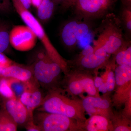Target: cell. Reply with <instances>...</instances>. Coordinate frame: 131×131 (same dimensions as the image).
I'll list each match as a JSON object with an SVG mask.
<instances>
[{
	"label": "cell",
	"instance_id": "12",
	"mask_svg": "<svg viewBox=\"0 0 131 131\" xmlns=\"http://www.w3.org/2000/svg\"><path fill=\"white\" fill-rule=\"evenodd\" d=\"M1 77L13 78L23 82L34 78L30 66H26L15 62L4 69L1 73Z\"/></svg>",
	"mask_w": 131,
	"mask_h": 131
},
{
	"label": "cell",
	"instance_id": "37",
	"mask_svg": "<svg viewBox=\"0 0 131 131\" xmlns=\"http://www.w3.org/2000/svg\"><path fill=\"white\" fill-rule=\"evenodd\" d=\"M124 6L131 7V0H120Z\"/></svg>",
	"mask_w": 131,
	"mask_h": 131
},
{
	"label": "cell",
	"instance_id": "21",
	"mask_svg": "<svg viewBox=\"0 0 131 131\" xmlns=\"http://www.w3.org/2000/svg\"><path fill=\"white\" fill-rule=\"evenodd\" d=\"M18 125L4 108L0 110V131H16Z\"/></svg>",
	"mask_w": 131,
	"mask_h": 131
},
{
	"label": "cell",
	"instance_id": "20",
	"mask_svg": "<svg viewBox=\"0 0 131 131\" xmlns=\"http://www.w3.org/2000/svg\"><path fill=\"white\" fill-rule=\"evenodd\" d=\"M118 16L123 29L125 32V37L126 39L127 38H128V39L130 40L131 34V7L123 5Z\"/></svg>",
	"mask_w": 131,
	"mask_h": 131
},
{
	"label": "cell",
	"instance_id": "6",
	"mask_svg": "<svg viewBox=\"0 0 131 131\" xmlns=\"http://www.w3.org/2000/svg\"><path fill=\"white\" fill-rule=\"evenodd\" d=\"M34 121L41 131H81L76 120L58 114L38 111L34 114Z\"/></svg>",
	"mask_w": 131,
	"mask_h": 131
},
{
	"label": "cell",
	"instance_id": "39",
	"mask_svg": "<svg viewBox=\"0 0 131 131\" xmlns=\"http://www.w3.org/2000/svg\"><path fill=\"white\" fill-rule=\"evenodd\" d=\"M2 77H0V80H1V78Z\"/></svg>",
	"mask_w": 131,
	"mask_h": 131
},
{
	"label": "cell",
	"instance_id": "30",
	"mask_svg": "<svg viewBox=\"0 0 131 131\" xmlns=\"http://www.w3.org/2000/svg\"><path fill=\"white\" fill-rule=\"evenodd\" d=\"M94 53L97 56L102 57H109L110 55L107 54L105 50L102 47L94 48Z\"/></svg>",
	"mask_w": 131,
	"mask_h": 131
},
{
	"label": "cell",
	"instance_id": "16",
	"mask_svg": "<svg viewBox=\"0 0 131 131\" xmlns=\"http://www.w3.org/2000/svg\"><path fill=\"white\" fill-rule=\"evenodd\" d=\"M114 74L117 87L131 83V66L118 65L115 69Z\"/></svg>",
	"mask_w": 131,
	"mask_h": 131
},
{
	"label": "cell",
	"instance_id": "23",
	"mask_svg": "<svg viewBox=\"0 0 131 131\" xmlns=\"http://www.w3.org/2000/svg\"><path fill=\"white\" fill-rule=\"evenodd\" d=\"M115 61L118 65L131 66V44L115 54Z\"/></svg>",
	"mask_w": 131,
	"mask_h": 131
},
{
	"label": "cell",
	"instance_id": "4",
	"mask_svg": "<svg viewBox=\"0 0 131 131\" xmlns=\"http://www.w3.org/2000/svg\"><path fill=\"white\" fill-rule=\"evenodd\" d=\"M34 77L39 85L49 91L57 89L56 85L60 78L62 69L50 57L44 49L35 53L30 66Z\"/></svg>",
	"mask_w": 131,
	"mask_h": 131
},
{
	"label": "cell",
	"instance_id": "1",
	"mask_svg": "<svg viewBox=\"0 0 131 131\" xmlns=\"http://www.w3.org/2000/svg\"><path fill=\"white\" fill-rule=\"evenodd\" d=\"M123 31L119 16L112 13L108 14L96 30L97 38L94 41V48L102 47L108 55H115L131 44Z\"/></svg>",
	"mask_w": 131,
	"mask_h": 131
},
{
	"label": "cell",
	"instance_id": "27",
	"mask_svg": "<svg viewBox=\"0 0 131 131\" xmlns=\"http://www.w3.org/2000/svg\"><path fill=\"white\" fill-rule=\"evenodd\" d=\"M14 63L13 61L8 58L4 53H0V77L2 71Z\"/></svg>",
	"mask_w": 131,
	"mask_h": 131
},
{
	"label": "cell",
	"instance_id": "36",
	"mask_svg": "<svg viewBox=\"0 0 131 131\" xmlns=\"http://www.w3.org/2000/svg\"><path fill=\"white\" fill-rule=\"evenodd\" d=\"M43 0H31V5L35 8H37L40 5Z\"/></svg>",
	"mask_w": 131,
	"mask_h": 131
},
{
	"label": "cell",
	"instance_id": "9",
	"mask_svg": "<svg viewBox=\"0 0 131 131\" xmlns=\"http://www.w3.org/2000/svg\"><path fill=\"white\" fill-rule=\"evenodd\" d=\"M24 83V91L19 99L27 108L30 118L34 117V110L41 105L44 97L34 78Z\"/></svg>",
	"mask_w": 131,
	"mask_h": 131
},
{
	"label": "cell",
	"instance_id": "18",
	"mask_svg": "<svg viewBox=\"0 0 131 131\" xmlns=\"http://www.w3.org/2000/svg\"><path fill=\"white\" fill-rule=\"evenodd\" d=\"M114 104L117 107L131 102V83L117 87L113 97Z\"/></svg>",
	"mask_w": 131,
	"mask_h": 131
},
{
	"label": "cell",
	"instance_id": "34",
	"mask_svg": "<svg viewBox=\"0 0 131 131\" xmlns=\"http://www.w3.org/2000/svg\"><path fill=\"white\" fill-rule=\"evenodd\" d=\"M98 91H100L103 94H105L107 93V89L106 85L105 82L103 81L102 84L98 88Z\"/></svg>",
	"mask_w": 131,
	"mask_h": 131
},
{
	"label": "cell",
	"instance_id": "13",
	"mask_svg": "<svg viewBox=\"0 0 131 131\" xmlns=\"http://www.w3.org/2000/svg\"><path fill=\"white\" fill-rule=\"evenodd\" d=\"M81 131H113L111 119L99 115H91L80 125Z\"/></svg>",
	"mask_w": 131,
	"mask_h": 131
},
{
	"label": "cell",
	"instance_id": "29",
	"mask_svg": "<svg viewBox=\"0 0 131 131\" xmlns=\"http://www.w3.org/2000/svg\"><path fill=\"white\" fill-rule=\"evenodd\" d=\"M94 52V47L91 45H88L82 51L78 57H82L93 54Z\"/></svg>",
	"mask_w": 131,
	"mask_h": 131
},
{
	"label": "cell",
	"instance_id": "31",
	"mask_svg": "<svg viewBox=\"0 0 131 131\" xmlns=\"http://www.w3.org/2000/svg\"><path fill=\"white\" fill-rule=\"evenodd\" d=\"M76 0H66L62 5H61L62 8L66 10L72 7Z\"/></svg>",
	"mask_w": 131,
	"mask_h": 131
},
{
	"label": "cell",
	"instance_id": "19",
	"mask_svg": "<svg viewBox=\"0 0 131 131\" xmlns=\"http://www.w3.org/2000/svg\"><path fill=\"white\" fill-rule=\"evenodd\" d=\"M80 79L84 92H86L89 96H100L98 90L95 86L94 78L86 73L78 70Z\"/></svg>",
	"mask_w": 131,
	"mask_h": 131
},
{
	"label": "cell",
	"instance_id": "28",
	"mask_svg": "<svg viewBox=\"0 0 131 131\" xmlns=\"http://www.w3.org/2000/svg\"><path fill=\"white\" fill-rule=\"evenodd\" d=\"M25 127L27 131H41L40 127L35 124L33 118H29L25 124Z\"/></svg>",
	"mask_w": 131,
	"mask_h": 131
},
{
	"label": "cell",
	"instance_id": "10",
	"mask_svg": "<svg viewBox=\"0 0 131 131\" xmlns=\"http://www.w3.org/2000/svg\"><path fill=\"white\" fill-rule=\"evenodd\" d=\"M82 102L85 112L91 115H99L111 119L113 115L111 101L108 98L89 95L83 98Z\"/></svg>",
	"mask_w": 131,
	"mask_h": 131
},
{
	"label": "cell",
	"instance_id": "3",
	"mask_svg": "<svg viewBox=\"0 0 131 131\" xmlns=\"http://www.w3.org/2000/svg\"><path fill=\"white\" fill-rule=\"evenodd\" d=\"M17 13L26 25L28 26L39 39L50 57L61 67L65 76L69 73L68 62L56 49L40 21L35 18L29 9L24 7L18 0H11Z\"/></svg>",
	"mask_w": 131,
	"mask_h": 131
},
{
	"label": "cell",
	"instance_id": "24",
	"mask_svg": "<svg viewBox=\"0 0 131 131\" xmlns=\"http://www.w3.org/2000/svg\"><path fill=\"white\" fill-rule=\"evenodd\" d=\"M9 30L8 25L0 21V53L6 51L9 46Z\"/></svg>",
	"mask_w": 131,
	"mask_h": 131
},
{
	"label": "cell",
	"instance_id": "26",
	"mask_svg": "<svg viewBox=\"0 0 131 131\" xmlns=\"http://www.w3.org/2000/svg\"><path fill=\"white\" fill-rule=\"evenodd\" d=\"M115 62V61L114 60V62L112 63H108V62L107 63L108 71L106 78V83L107 92H111L113 91L116 85L114 72L112 70L114 66Z\"/></svg>",
	"mask_w": 131,
	"mask_h": 131
},
{
	"label": "cell",
	"instance_id": "7",
	"mask_svg": "<svg viewBox=\"0 0 131 131\" xmlns=\"http://www.w3.org/2000/svg\"><path fill=\"white\" fill-rule=\"evenodd\" d=\"M91 28L90 21L76 18L66 21L62 26L60 38L66 47L72 49L78 42L88 35Z\"/></svg>",
	"mask_w": 131,
	"mask_h": 131
},
{
	"label": "cell",
	"instance_id": "17",
	"mask_svg": "<svg viewBox=\"0 0 131 131\" xmlns=\"http://www.w3.org/2000/svg\"><path fill=\"white\" fill-rule=\"evenodd\" d=\"M55 5L52 0H43L36 8L37 15L40 21L45 23L51 18L54 13Z\"/></svg>",
	"mask_w": 131,
	"mask_h": 131
},
{
	"label": "cell",
	"instance_id": "22",
	"mask_svg": "<svg viewBox=\"0 0 131 131\" xmlns=\"http://www.w3.org/2000/svg\"><path fill=\"white\" fill-rule=\"evenodd\" d=\"M113 131H130L131 126H130L129 119L123 115L119 116H115L113 114L112 118Z\"/></svg>",
	"mask_w": 131,
	"mask_h": 131
},
{
	"label": "cell",
	"instance_id": "25",
	"mask_svg": "<svg viewBox=\"0 0 131 131\" xmlns=\"http://www.w3.org/2000/svg\"><path fill=\"white\" fill-rule=\"evenodd\" d=\"M11 83V78L2 77L0 80V94L5 99L17 98Z\"/></svg>",
	"mask_w": 131,
	"mask_h": 131
},
{
	"label": "cell",
	"instance_id": "2",
	"mask_svg": "<svg viewBox=\"0 0 131 131\" xmlns=\"http://www.w3.org/2000/svg\"><path fill=\"white\" fill-rule=\"evenodd\" d=\"M37 110L64 115L75 120L80 126L86 119L82 100L69 98L57 89L49 91Z\"/></svg>",
	"mask_w": 131,
	"mask_h": 131
},
{
	"label": "cell",
	"instance_id": "14",
	"mask_svg": "<svg viewBox=\"0 0 131 131\" xmlns=\"http://www.w3.org/2000/svg\"><path fill=\"white\" fill-rule=\"evenodd\" d=\"M109 57H102L97 56L94 53L82 57H78L75 63L79 69L82 70H95L106 65Z\"/></svg>",
	"mask_w": 131,
	"mask_h": 131
},
{
	"label": "cell",
	"instance_id": "11",
	"mask_svg": "<svg viewBox=\"0 0 131 131\" xmlns=\"http://www.w3.org/2000/svg\"><path fill=\"white\" fill-rule=\"evenodd\" d=\"M6 99L4 109L18 125L25 124L29 118L26 106L17 98Z\"/></svg>",
	"mask_w": 131,
	"mask_h": 131
},
{
	"label": "cell",
	"instance_id": "33",
	"mask_svg": "<svg viewBox=\"0 0 131 131\" xmlns=\"http://www.w3.org/2000/svg\"><path fill=\"white\" fill-rule=\"evenodd\" d=\"M24 7L29 9L32 6L31 0H18Z\"/></svg>",
	"mask_w": 131,
	"mask_h": 131
},
{
	"label": "cell",
	"instance_id": "38",
	"mask_svg": "<svg viewBox=\"0 0 131 131\" xmlns=\"http://www.w3.org/2000/svg\"><path fill=\"white\" fill-rule=\"evenodd\" d=\"M52 1L56 5L60 4L61 5H62L63 4L66 0H52Z\"/></svg>",
	"mask_w": 131,
	"mask_h": 131
},
{
	"label": "cell",
	"instance_id": "32",
	"mask_svg": "<svg viewBox=\"0 0 131 131\" xmlns=\"http://www.w3.org/2000/svg\"><path fill=\"white\" fill-rule=\"evenodd\" d=\"M103 82V80L101 77L96 76L94 78V84L97 89L101 86V84H102Z\"/></svg>",
	"mask_w": 131,
	"mask_h": 131
},
{
	"label": "cell",
	"instance_id": "8",
	"mask_svg": "<svg viewBox=\"0 0 131 131\" xmlns=\"http://www.w3.org/2000/svg\"><path fill=\"white\" fill-rule=\"evenodd\" d=\"M37 40L34 32L26 25L15 26L9 31V44L18 51L30 50L36 45Z\"/></svg>",
	"mask_w": 131,
	"mask_h": 131
},
{
	"label": "cell",
	"instance_id": "5",
	"mask_svg": "<svg viewBox=\"0 0 131 131\" xmlns=\"http://www.w3.org/2000/svg\"><path fill=\"white\" fill-rule=\"evenodd\" d=\"M117 0H76L72 7L75 18L91 21L111 13Z\"/></svg>",
	"mask_w": 131,
	"mask_h": 131
},
{
	"label": "cell",
	"instance_id": "15",
	"mask_svg": "<svg viewBox=\"0 0 131 131\" xmlns=\"http://www.w3.org/2000/svg\"><path fill=\"white\" fill-rule=\"evenodd\" d=\"M69 73L65 76L67 78V91L71 95H80L84 92L78 70Z\"/></svg>",
	"mask_w": 131,
	"mask_h": 131
},
{
	"label": "cell",
	"instance_id": "35",
	"mask_svg": "<svg viewBox=\"0 0 131 131\" xmlns=\"http://www.w3.org/2000/svg\"><path fill=\"white\" fill-rule=\"evenodd\" d=\"M9 4L3 1L2 0H0V11H4L6 10L8 7Z\"/></svg>",
	"mask_w": 131,
	"mask_h": 131
}]
</instances>
